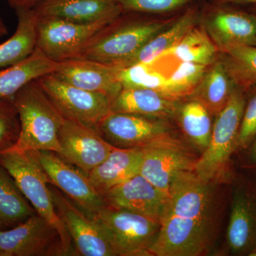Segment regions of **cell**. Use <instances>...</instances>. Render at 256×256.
<instances>
[{"label": "cell", "instance_id": "6da1fadb", "mask_svg": "<svg viewBox=\"0 0 256 256\" xmlns=\"http://www.w3.org/2000/svg\"><path fill=\"white\" fill-rule=\"evenodd\" d=\"M216 184L194 170L175 178L151 256H197L208 250L214 228Z\"/></svg>", "mask_w": 256, "mask_h": 256}, {"label": "cell", "instance_id": "7a4b0ae2", "mask_svg": "<svg viewBox=\"0 0 256 256\" xmlns=\"http://www.w3.org/2000/svg\"><path fill=\"white\" fill-rule=\"evenodd\" d=\"M175 18L159 20L150 18L149 14L124 12L99 30L76 58L122 68L152 37L171 24Z\"/></svg>", "mask_w": 256, "mask_h": 256}, {"label": "cell", "instance_id": "3957f363", "mask_svg": "<svg viewBox=\"0 0 256 256\" xmlns=\"http://www.w3.org/2000/svg\"><path fill=\"white\" fill-rule=\"evenodd\" d=\"M12 99L20 118V133L16 144L8 150L60 154L58 134L66 119L37 79L22 88Z\"/></svg>", "mask_w": 256, "mask_h": 256}, {"label": "cell", "instance_id": "277c9868", "mask_svg": "<svg viewBox=\"0 0 256 256\" xmlns=\"http://www.w3.org/2000/svg\"><path fill=\"white\" fill-rule=\"evenodd\" d=\"M0 164L14 178L18 188L36 210L60 234L66 256L74 255L73 242L56 210L50 180L36 151L6 150L0 152Z\"/></svg>", "mask_w": 256, "mask_h": 256}, {"label": "cell", "instance_id": "5b68a950", "mask_svg": "<svg viewBox=\"0 0 256 256\" xmlns=\"http://www.w3.org/2000/svg\"><path fill=\"white\" fill-rule=\"evenodd\" d=\"M246 101L237 86L228 104L217 114L210 143L195 164V173L210 182L223 181L228 171L229 161L237 146L239 128Z\"/></svg>", "mask_w": 256, "mask_h": 256}, {"label": "cell", "instance_id": "8992f818", "mask_svg": "<svg viewBox=\"0 0 256 256\" xmlns=\"http://www.w3.org/2000/svg\"><path fill=\"white\" fill-rule=\"evenodd\" d=\"M97 130L118 148L185 146L168 119L110 112L101 121Z\"/></svg>", "mask_w": 256, "mask_h": 256}, {"label": "cell", "instance_id": "52a82bcc", "mask_svg": "<svg viewBox=\"0 0 256 256\" xmlns=\"http://www.w3.org/2000/svg\"><path fill=\"white\" fill-rule=\"evenodd\" d=\"M92 216L100 224L116 256H151L160 222L129 210L108 206Z\"/></svg>", "mask_w": 256, "mask_h": 256}, {"label": "cell", "instance_id": "ba28073f", "mask_svg": "<svg viewBox=\"0 0 256 256\" xmlns=\"http://www.w3.org/2000/svg\"><path fill=\"white\" fill-rule=\"evenodd\" d=\"M64 118L98 131L101 121L111 112L108 96L70 85L53 73L37 79Z\"/></svg>", "mask_w": 256, "mask_h": 256}, {"label": "cell", "instance_id": "9c48e42d", "mask_svg": "<svg viewBox=\"0 0 256 256\" xmlns=\"http://www.w3.org/2000/svg\"><path fill=\"white\" fill-rule=\"evenodd\" d=\"M109 23H76L38 16L36 48L55 63L76 58L90 38Z\"/></svg>", "mask_w": 256, "mask_h": 256}, {"label": "cell", "instance_id": "30bf717a", "mask_svg": "<svg viewBox=\"0 0 256 256\" xmlns=\"http://www.w3.org/2000/svg\"><path fill=\"white\" fill-rule=\"evenodd\" d=\"M48 186L57 214L73 242L74 256H116L97 220L54 185L50 183Z\"/></svg>", "mask_w": 256, "mask_h": 256}, {"label": "cell", "instance_id": "8fae6325", "mask_svg": "<svg viewBox=\"0 0 256 256\" xmlns=\"http://www.w3.org/2000/svg\"><path fill=\"white\" fill-rule=\"evenodd\" d=\"M66 256L58 230L38 214L0 230V256Z\"/></svg>", "mask_w": 256, "mask_h": 256}, {"label": "cell", "instance_id": "7c38bea8", "mask_svg": "<svg viewBox=\"0 0 256 256\" xmlns=\"http://www.w3.org/2000/svg\"><path fill=\"white\" fill-rule=\"evenodd\" d=\"M204 30L220 52L235 45L256 46V15L212 2L201 11Z\"/></svg>", "mask_w": 256, "mask_h": 256}, {"label": "cell", "instance_id": "4fadbf2b", "mask_svg": "<svg viewBox=\"0 0 256 256\" xmlns=\"http://www.w3.org/2000/svg\"><path fill=\"white\" fill-rule=\"evenodd\" d=\"M50 184L84 212L92 216L106 207L105 201L82 170L50 151H36Z\"/></svg>", "mask_w": 256, "mask_h": 256}, {"label": "cell", "instance_id": "5bb4252c", "mask_svg": "<svg viewBox=\"0 0 256 256\" xmlns=\"http://www.w3.org/2000/svg\"><path fill=\"white\" fill-rule=\"evenodd\" d=\"M106 206L129 210L161 223L169 195L138 174L102 194Z\"/></svg>", "mask_w": 256, "mask_h": 256}, {"label": "cell", "instance_id": "9a60e30c", "mask_svg": "<svg viewBox=\"0 0 256 256\" xmlns=\"http://www.w3.org/2000/svg\"><path fill=\"white\" fill-rule=\"evenodd\" d=\"M58 139V156L87 175L110 154L114 146L92 128L65 120Z\"/></svg>", "mask_w": 256, "mask_h": 256}, {"label": "cell", "instance_id": "2e32d148", "mask_svg": "<svg viewBox=\"0 0 256 256\" xmlns=\"http://www.w3.org/2000/svg\"><path fill=\"white\" fill-rule=\"evenodd\" d=\"M120 67L85 58H72L57 64L54 74L63 82L88 92L108 96L114 101L122 90Z\"/></svg>", "mask_w": 256, "mask_h": 256}, {"label": "cell", "instance_id": "e0dca14e", "mask_svg": "<svg viewBox=\"0 0 256 256\" xmlns=\"http://www.w3.org/2000/svg\"><path fill=\"white\" fill-rule=\"evenodd\" d=\"M142 150L140 174L168 195L175 178L183 172L194 170L198 159L186 146H153Z\"/></svg>", "mask_w": 256, "mask_h": 256}, {"label": "cell", "instance_id": "ac0fdd59", "mask_svg": "<svg viewBox=\"0 0 256 256\" xmlns=\"http://www.w3.org/2000/svg\"><path fill=\"white\" fill-rule=\"evenodd\" d=\"M226 238L234 254L249 256L256 248V192L249 188L234 190Z\"/></svg>", "mask_w": 256, "mask_h": 256}, {"label": "cell", "instance_id": "d6986e66", "mask_svg": "<svg viewBox=\"0 0 256 256\" xmlns=\"http://www.w3.org/2000/svg\"><path fill=\"white\" fill-rule=\"evenodd\" d=\"M33 10L38 16L82 24L110 22L124 12L114 0H42Z\"/></svg>", "mask_w": 256, "mask_h": 256}, {"label": "cell", "instance_id": "ffe728a7", "mask_svg": "<svg viewBox=\"0 0 256 256\" xmlns=\"http://www.w3.org/2000/svg\"><path fill=\"white\" fill-rule=\"evenodd\" d=\"M142 148H118L88 174L92 184L102 194L140 174Z\"/></svg>", "mask_w": 256, "mask_h": 256}, {"label": "cell", "instance_id": "44dd1931", "mask_svg": "<svg viewBox=\"0 0 256 256\" xmlns=\"http://www.w3.org/2000/svg\"><path fill=\"white\" fill-rule=\"evenodd\" d=\"M201 10L196 5H190L181 14L176 16L168 28L152 37L138 53L124 64V67L134 64L148 63L156 60L172 48L200 23Z\"/></svg>", "mask_w": 256, "mask_h": 256}, {"label": "cell", "instance_id": "7402d4cb", "mask_svg": "<svg viewBox=\"0 0 256 256\" xmlns=\"http://www.w3.org/2000/svg\"><path fill=\"white\" fill-rule=\"evenodd\" d=\"M237 87L224 60L210 64L190 98L201 102L212 116H216L228 104Z\"/></svg>", "mask_w": 256, "mask_h": 256}, {"label": "cell", "instance_id": "603a6c76", "mask_svg": "<svg viewBox=\"0 0 256 256\" xmlns=\"http://www.w3.org/2000/svg\"><path fill=\"white\" fill-rule=\"evenodd\" d=\"M178 102L149 89L122 88L112 102L111 112L171 120Z\"/></svg>", "mask_w": 256, "mask_h": 256}, {"label": "cell", "instance_id": "cb8c5ba5", "mask_svg": "<svg viewBox=\"0 0 256 256\" xmlns=\"http://www.w3.org/2000/svg\"><path fill=\"white\" fill-rule=\"evenodd\" d=\"M18 26L14 33L0 44V69L26 60L36 47L38 16L34 10L16 11Z\"/></svg>", "mask_w": 256, "mask_h": 256}, {"label": "cell", "instance_id": "d4e9b609", "mask_svg": "<svg viewBox=\"0 0 256 256\" xmlns=\"http://www.w3.org/2000/svg\"><path fill=\"white\" fill-rule=\"evenodd\" d=\"M173 66L174 62L170 57L160 56L148 63L120 68L119 80L122 88L149 89L168 98V76Z\"/></svg>", "mask_w": 256, "mask_h": 256}, {"label": "cell", "instance_id": "484cf974", "mask_svg": "<svg viewBox=\"0 0 256 256\" xmlns=\"http://www.w3.org/2000/svg\"><path fill=\"white\" fill-rule=\"evenodd\" d=\"M57 64L48 60L36 48L26 60L0 69V98H13L28 82L54 73Z\"/></svg>", "mask_w": 256, "mask_h": 256}, {"label": "cell", "instance_id": "4316f807", "mask_svg": "<svg viewBox=\"0 0 256 256\" xmlns=\"http://www.w3.org/2000/svg\"><path fill=\"white\" fill-rule=\"evenodd\" d=\"M35 214L14 178L0 164V230L14 228Z\"/></svg>", "mask_w": 256, "mask_h": 256}, {"label": "cell", "instance_id": "83f0119b", "mask_svg": "<svg viewBox=\"0 0 256 256\" xmlns=\"http://www.w3.org/2000/svg\"><path fill=\"white\" fill-rule=\"evenodd\" d=\"M212 114L201 102L185 99L178 102L174 118L186 139L201 152L206 150L212 136Z\"/></svg>", "mask_w": 256, "mask_h": 256}, {"label": "cell", "instance_id": "f1b7e54d", "mask_svg": "<svg viewBox=\"0 0 256 256\" xmlns=\"http://www.w3.org/2000/svg\"><path fill=\"white\" fill-rule=\"evenodd\" d=\"M162 55L169 56L178 62L208 66L218 60L220 52L204 28L196 26Z\"/></svg>", "mask_w": 256, "mask_h": 256}, {"label": "cell", "instance_id": "f546056e", "mask_svg": "<svg viewBox=\"0 0 256 256\" xmlns=\"http://www.w3.org/2000/svg\"><path fill=\"white\" fill-rule=\"evenodd\" d=\"M220 56L237 86L256 85V46L235 45L222 50Z\"/></svg>", "mask_w": 256, "mask_h": 256}, {"label": "cell", "instance_id": "4dcf8cb0", "mask_svg": "<svg viewBox=\"0 0 256 256\" xmlns=\"http://www.w3.org/2000/svg\"><path fill=\"white\" fill-rule=\"evenodd\" d=\"M208 66L176 62L168 76V98L174 101L188 98L201 80Z\"/></svg>", "mask_w": 256, "mask_h": 256}, {"label": "cell", "instance_id": "1f68e13d", "mask_svg": "<svg viewBox=\"0 0 256 256\" xmlns=\"http://www.w3.org/2000/svg\"><path fill=\"white\" fill-rule=\"evenodd\" d=\"M20 133V121L12 98H0V152L16 144Z\"/></svg>", "mask_w": 256, "mask_h": 256}, {"label": "cell", "instance_id": "d6a6232c", "mask_svg": "<svg viewBox=\"0 0 256 256\" xmlns=\"http://www.w3.org/2000/svg\"><path fill=\"white\" fill-rule=\"evenodd\" d=\"M124 12L156 15L174 12L188 8L195 0H114Z\"/></svg>", "mask_w": 256, "mask_h": 256}, {"label": "cell", "instance_id": "836d02e7", "mask_svg": "<svg viewBox=\"0 0 256 256\" xmlns=\"http://www.w3.org/2000/svg\"><path fill=\"white\" fill-rule=\"evenodd\" d=\"M256 138V92L246 104L239 128L236 148H247Z\"/></svg>", "mask_w": 256, "mask_h": 256}, {"label": "cell", "instance_id": "e575fe53", "mask_svg": "<svg viewBox=\"0 0 256 256\" xmlns=\"http://www.w3.org/2000/svg\"><path fill=\"white\" fill-rule=\"evenodd\" d=\"M42 0H6L8 4L15 11L34 9Z\"/></svg>", "mask_w": 256, "mask_h": 256}, {"label": "cell", "instance_id": "d590c367", "mask_svg": "<svg viewBox=\"0 0 256 256\" xmlns=\"http://www.w3.org/2000/svg\"><path fill=\"white\" fill-rule=\"evenodd\" d=\"M217 4L232 5H256V0H212Z\"/></svg>", "mask_w": 256, "mask_h": 256}, {"label": "cell", "instance_id": "8d00e7d4", "mask_svg": "<svg viewBox=\"0 0 256 256\" xmlns=\"http://www.w3.org/2000/svg\"><path fill=\"white\" fill-rule=\"evenodd\" d=\"M8 34V26H6V24H5L3 18L0 16V38H1L2 37L6 36Z\"/></svg>", "mask_w": 256, "mask_h": 256}, {"label": "cell", "instance_id": "74e56055", "mask_svg": "<svg viewBox=\"0 0 256 256\" xmlns=\"http://www.w3.org/2000/svg\"><path fill=\"white\" fill-rule=\"evenodd\" d=\"M250 158L252 162L256 164V140L254 141L252 149H250Z\"/></svg>", "mask_w": 256, "mask_h": 256}, {"label": "cell", "instance_id": "f35d334b", "mask_svg": "<svg viewBox=\"0 0 256 256\" xmlns=\"http://www.w3.org/2000/svg\"><path fill=\"white\" fill-rule=\"evenodd\" d=\"M249 256H256V248L254 249V250L252 252H250V254H249Z\"/></svg>", "mask_w": 256, "mask_h": 256}, {"label": "cell", "instance_id": "ab89813d", "mask_svg": "<svg viewBox=\"0 0 256 256\" xmlns=\"http://www.w3.org/2000/svg\"><path fill=\"white\" fill-rule=\"evenodd\" d=\"M254 12H252V13H254L256 15V5H254Z\"/></svg>", "mask_w": 256, "mask_h": 256}]
</instances>
